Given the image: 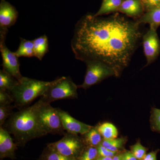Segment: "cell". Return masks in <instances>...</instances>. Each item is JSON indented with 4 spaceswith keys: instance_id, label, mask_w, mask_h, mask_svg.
Segmentation results:
<instances>
[{
    "instance_id": "cell-17",
    "label": "cell",
    "mask_w": 160,
    "mask_h": 160,
    "mask_svg": "<svg viewBox=\"0 0 160 160\" xmlns=\"http://www.w3.org/2000/svg\"><path fill=\"white\" fill-rule=\"evenodd\" d=\"M122 2V0H103L99 10L94 15L99 17L119 10Z\"/></svg>"
},
{
    "instance_id": "cell-16",
    "label": "cell",
    "mask_w": 160,
    "mask_h": 160,
    "mask_svg": "<svg viewBox=\"0 0 160 160\" xmlns=\"http://www.w3.org/2000/svg\"><path fill=\"white\" fill-rule=\"evenodd\" d=\"M82 138L86 146L97 148L101 145L103 139L97 126H93L87 133L82 135Z\"/></svg>"
},
{
    "instance_id": "cell-24",
    "label": "cell",
    "mask_w": 160,
    "mask_h": 160,
    "mask_svg": "<svg viewBox=\"0 0 160 160\" xmlns=\"http://www.w3.org/2000/svg\"><path fill=\"white\" fill-rule=\"evenodd\" d=\"M150 123L152 130L160 133V109L156 108L152 109Z\"/></svg>"
},
{
    "instance_id": "cell-19",
    "label": "cell",
    "mask_w": 160,
    "mask_h": 160,
    "mask_svg": "<svg viewBox=\"0 0 160 160\" xmlns=\"http://www.w3.org/2000/svg\"><path fill=\"white\" fill-rule=\"evenodd\" d=\"M20 44L18 50L15 53L18 57L30 58L34 57V51H33V43L32 41H29L21 38Z\"/></svg>"
},
{
    "instance_id": "cell-20",
    "label": "cell",
    "mask_w": 160,
    "mask_h": 160,
    "mask_svg": "<svg viewBox=\"0 0 160 160\" xmlns=\"http://www.w3.org/2000/svg\"><path fill=\"white\" fill-rule=\"evenodd\" d=\"M18 81L5 70L0 71V89L9 92L11 91Z\"/></svg>"
},
{
    "instance_id": "cell-13",
    "label": "cell",
    "mask_w": 160,
    "mask_h": 160,
    "mask_svg": "<svg viewBox=\"0 0 160 160\" xmlns=\"http://www.w3.org/2000/svg\"><path fill=\"white\" fill-rule=\"evenodd\" d=\"M142 6L140 0H125L119 10L129 16H137L142 12Z\"/></svg>"
},
{
    "instance_id": "cell-4",
    "label": "cell",
    "mask_w": 160,
    "mask_h": 160,
    "mask_svg": "<svg viewBox=\"0 0 160 160\" xmlns=\"http://www.w3.org/2000/svg\"><path fill=\"white\" fill-rule=\"evenodd\" d=\"M77 86L69 77H62L52 81L40 100L49 103L58 100L78 98Z\"/></svg>"
},
{
    "instance_id": "cell-23",
    "label": "cell",
    "mask_w": 160,
    "mask_h": 160,
    "mask_svg": "<svg viewBox=\"0 0 160 160\" xmlns=\"http://www.w3.org/2000/svg\"><path fill=\"white\" fill-rule=\"evenodd\" d=\"M98 157L97 147L86 146L77 160H96Z\"/></svg>"
},
{
    "instance_id": "cell-6",
    "label": "cell",
    "mask_w": 160,
    "mask_h": 160,
    "mask_svg": "<svg viewBox=\"0 0 160 160\" xmlns=\"http://www.w3.org/2000/svg\"><path fill=\"white\" fill-rule=\"evenodd\" d=\"M47 146L63 155L77 159L86 146L78 135L66 132L59 141L48 143Z\"/></svg>"
},
{
    "instance_id": "cell-22",
    "label": "cell",
    "mask_w": 160,
    "mask_h": 160,
    "mask_svg": "<svg viewBox=\"0 0 160 160\" xmlns=\"http://www.w3.org/2000/svg\"><path fill=\"white\" fill-rule=\"evenodd\" d=\"M39 160H77L60 154L46 146L41 155Z\"/></svg>"
},
{
    "instance_id": "cell-5",
    "label": "cell",
    "mask_w": 160,
    "mask_h": 160,
    "mask_svg": "<svg viewBox=\"0 0 160 160\" xmlns=\"http://www.w3.org/2000/svg\"><path fill=\"white\" fill-rule=\"evenodd\" d=\"M39 121L46 134L64 135L65 130L62 125L58 108L52 107L49 103L39 100L37 102Z\"/></svg>"
},
{
    "instance_id": "cell-11",
    "label": "cell",
    "mask_w": 160,
    "mask_h": 160,
    "mask_svg": "<svg viewBox=\"0 0 160 160\" xmlns=\"http://www.w3.org/2000/svg\"><path fill=\"white\" fill-rule=\"evenodd\" d=\"M18 13L16 9L6 0L0 3V31L8 32V28L17 22Z\"/></svg>"
},
{
    "instance_id": "cell-30",
    "label": "cell",
    "mask_w": 160,
    "mask_h": 160,
    "mask_svg": "<svg viewBox=\"0 0 160 160\" xmlns=\"http://www.w3.org/2000/svg\"><path fill=\"white\" fill-rule=\"evenodd\" d=\"M122 156V160H138L131 151H126Z\"/></svg>"
},
{
    "instance_id": "cell-29",
    "label": "cell",
    "mask_w": 160,
    "mask_h": 160,
    "mask_svg": "<svg viewBox=\"0 0 160 160\" xmlns=\"http://www.w3.org/2000/svg\"><path fill=\"white\" fill-rule=\"evenodd\" d=\"M140 1L142 6L148 10L160 6V0H140Z\"/></svg>"
},
{
    "instance_id": "cell-18",
    "label": "cell",
    "mask_w": 160,
    "mask_h": 160,
    "mask_svg": "<svg viewBox=\"0 0 160 160\" xmlns=\"http://www.w3.org/2000/svg\"><path fill=\"white\" fill-rule=\"evenodd\" d=\"M98 130L103 139H111L118 138L117 128L111 123L105 122L97 126Z\"/></svg>"
},
{
    "instance_id": "cell-1",
    "label": "cell",
    "mask_w": 160,
    "mask_h": 160,
    "mask_svg": "<svg viewBox=\"0 0 160 160\" xmlns=\"http://www.w3.org/2000/svg\"><path fill=\"white\" fill-rule=\"evenodd\" d=\"M140 24L118 14L106 18L86 15L75 27L71 41L75 57L85 63L102 62L119 76L142 37Z\"/></svg>"
},
{
    "instance_id": "cell-14",
    "label": "cell",
    "mask_w": 160,
    "mask_h": 160,
    "mask_svg": "<svg viewBox=\"0 0 160 160\" xmlns=\"http://www.w3.org/2000/svg\"><path fill=\"white\" fill-rule=\"evenodd\" d=\"M138 22L140 24H149L150 27L157 30L160 26V6L148 10Z\"/></svg>"
},
{
    "instance_id": "cell-25",
    "label": "cell",
    "mask_w": 160,
    "mask_h": 160,
    "mask_svg": "<svg viewBox=\"0 0 160 160\" xmlns=\"http://www.w3.org/2000/svg\"><path fill=\"white\" fill-rule=\"evenodd\" d=\"M15 108L14 105H7L0 106V126H4L6 120L11 115L13 112L12 110Z\"/></svg>"
},
{
    "instance_id": "cell-2",
    "label": "cell",
    "mask_w": 160,
    "mask_h": 160,
    "mask_svg": "<svg viewBox=\"0 0 160 160\" xmlns=\"http://www.w3.org/2000/svg\"><path fill=\"white\" fill-rule=\"evenodd\" d=\"M2 127L13 135L18 146L47 135L39 121L37 103L13 112Z\"/></svg>"
},
{
    "instance_id": "cell-27",
    "label": "cell",
    "mask_w": 160,
    "mask_h": 160,
    "mask_svg": "<svg viewBox=\"0 0 160 160\" xmlns=\"http://www.w3.org/2000/svg\"><path fill=\"white\" fill-rule=\"evenodd\" d=\"M12 102L13 98L9 92L0 89V106L11 105Z\"/></svg>"
},
{
    "instance_id": "cell-8",
    "label": "cell",
    "mask_w": 160,
    "mask_h": 160,
    "mask_svg": "<svg viewBox=\"0 0 160 160\" xmlns=\"http://www.w3.org/2000/svg\"><path fill=\"white\" fill-rule=\"evenodd\" d=\"M6 39H0V51L2 59L3 69L19 81L23 78L20 70V63L15 52L9 50L5 43Z\"/></svg>"
},
{
    "instance_id": "cell-26",
    "label": "cell",
    "mask_w": 160,
    "mask_h": 160,
    "mask_svg": "<svg viewBox=\"0 0 160 160\" xmlns=\"http://www.w3.org/2000/svg\"><path fill=\"white\" fill-rule=\"evenodd\" d=\"M130 148L131 152L138 160H142L146 155L147 149L140 142H137Z\"/></svg>"
},
{
    "instance_id": "cell-7",
    "label": "cell",
    "mask_w": 160,
    "mask_h": 160,
    "mask_svg": "<svg viewBox=\"0 0 160 160\" xmlns=\"http://www.w3.org/2000/svg\"><path fill=\"white\" fill-rule=\"evenodd\" d=\"M87 69L84 82L78 88L85 89L102 82L109 77H118L115 71L111 67L102 62L89 61L86 63Z\"/></svg>"
},
{
    "instance_id": "cell-28",
    "label": "cell",
    "mask_w": 160,
    "mask_h": 160,
    "mask_svg": "<svg viewBox=\"0 0 160 160\" xmlns=\"http://www.w3.org/2000/svg\"><path fill=\"white\" fill-rule=\"evenodd\" d=\"M97 149L99 157L112 158L117 154V152L110 151L102 145H100L99 146H98Z\"/></svg>"
},
{
    "instance_id": "cell-31",
    "label": "cell",
    "mask_w": 160,
    "mask_h": 160,
    "mask_svg": "<svg viewBox=\"0 0 160 160\" xmlns=\"http://www.w3.org/2000/svg\"><path fill=\"white\" fill-rule=\"evenodd\" d=\"M158 151H152L146 154L142 160H157Z\"/></svg>"
},
{
    "instance_id": "cell-21",
    "label": "cell",
    "mask_w": 160,
    "mask_h": 160,
    "mask_svg": "<svg viewBox=\"0 0 160 160\" xmlns=\"http://www.w3.org/2000/svg\"><path fill=\"white\" fill-rule=\"evenodd\" d=\"M126 142V138L123 137L111 139H103L101 145L110 151L117 152L124 146Z\"/></svg>"
},
{
    "instance_id": "cell-32",
    "label": "cell",
    "mask_w": 160,
    "mask_h": 160,
    "mask_svg": "<svg viewBox=\"0 0 160 160\" xmlns=\"http://www.w3.org/2000/svg\"><path fill=\"white\" fill-rule=\"evenodd\" d=\"M112 160H122V154H117L112 158Z\"/></svg>"
},
{
    "instance_id": "cell-10",
    "label": "cell",
    "mask_w": 160,
    "mask_h": 160,
    "mask_svg": "<svg viewBox=\"0 0 160 160\" xmlns=\"http://www.w3.org/2000/svg\"><path fill=\"white\" fill-rule=\"evenodd\" d=\"M62 125L64 130L68 133L81 135L86 134L93 127L80 122L72 117L67 112L58 108Z\"/></svg>"
},
{
    "instance_id": "cell-34",
    "label": "cell",
    "mask_w": 160,
    "mask_h": 160,
    "mask_svg": "<svg viewBox=\"0 0 160 160\" xmlns=\"http://www.w3.org/2000/svg\"></svg>"
},
{
    "instance_id": "cell-12",
    "label": "cell",
    "mask_w": 160,
    "mask_h": 160,
    "mask_svg": "<svg viewBox=\"0 0 160 160\" xmlns=\"http://www.w3.org/2000/svg\"><path fill=\"white\" fill-rule=\"evenodd\" d=\"M18 145L13 142L10 133L3 127L0 128V159H16L15 151Z\"/></svg>"
},
{
    "instance_id": "cell-9",
    "label": "cell",
    "mask_w": 160,
    "mask_h": 160,
    "mask_svg": "<svg viewBox=\"0 0 160 160\" xmlns=\"http://www.w3.org/2000/svg\"><path fill=\"white\" fill-rule=\"evenodd\" d=\"M144 54L147 60L146 66L151 64L157 58L160 52V40L156 29L150 27L143 37Z\"/></svg>"
},
{
    "instance_id": "cell-3",
    "label": "cell",
    "mask_w": 160,
    "mask_h": 160,
    "mask_svg": "<svg viewBox=\"0 0 160 160\" xmlns=\"http://www.w3.org/2000/svg\"><path fill=\"white\" fill-rule=\"evenodd\" d=\"M52 82H45L23 77L22 79L9 92L11 95L15 108L22 109L42 95Z\"/></svg>"
},
{
    "instance_id": "cell-33",
    "label": "cell",
    "mask_w": 160,
    "mask_h": 160,
    "mask_svg": "<svg viewBox=\"0 0 160 160\" xmlns=\"http://www.w3.org/2000/svg\"><path fill=\"white\" fill-rule=\"evenodd\" d=\"M96 160H112V158L99 156Z\"/></svg>"
},
{
    "instance_id": "cell-15",
    "label": "cell",
    "mask_w": 160,
    "mask_h": 160,
    "mask_svg": "<svg viewBox=\"0 0 160 160\" xmlns=\"http://www.w3.org/2000/svg\"><path fill=\"white\" fill-rule=\"evenodd\" d=\"M33 43L34 57L42 61L49 50L48 38L46 35L32 40Z\"/></svg>"
}]
</instances>
